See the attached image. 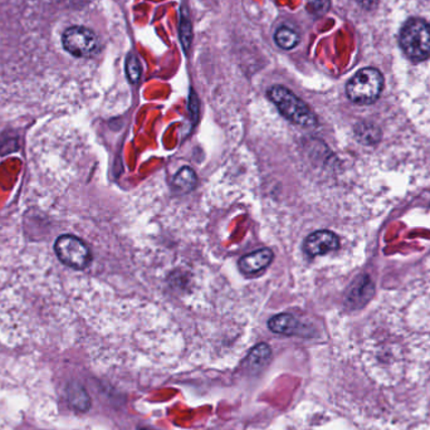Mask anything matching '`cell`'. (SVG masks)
<instances>
[{
    "label": "cell",
    "mask_w": 430,
    "mask_h": 430,
    "mask_svg": "<svg viewBox=\"0 0 430 430\" xmlns=\"http://www.w3.org/2000/svg\"><path fill=\"white\" fill-rule=\"evenodd\" d=\"M268 97L278 109L282 116L288 121L300 125L302 128H314L317 123L314 112L305 104L302 99L297 97L295 93L283 86H274L268 91Z\"/></svg>",
    "instance_id": "6da1fadb"
},
{
    "label": "cell",
    "mask_w": 430,
    "mask_h": 430,
    "mask_svg": "<svg viewBox=\"0 0 430 430\" xmlns=\"http://www.w3.org/2000/svg\"><path fill=\"white\" fill-rule=\"evenodd\" d=\"M400 47L407 59L414 62L430 57V24L424 19H407L400 32Z\"/></svg>",
    "instance_id": "7a4b0ae2"
},
{
    "label": "cell",
    "mask_w": 430,
    "mask_h": 430,
    "mask_svg": "<svg viewBox=\"0 0 430 430\" xmlns=\"http://www.w3.org/2000/svg\"><path fill=\"white\" fill-rule=\"evenodd\" d=\"M384 87V77L375 68L359 70L346 86V94L354 104L370 105L379 99Z\"/></svg>",
    "instance_id": "3957f363"
},
{
    "label": "cell",
    "mask_w": 430,
    "mask_h": 430,
    "mask_svg": "<svg viewBox=\"0 0 430 430\" xmlns=\"http://www.w3.org/2000/svg\"><path fill=\"white\" fill-rule=\"evenodd\" d=\"M54 252L59 261L75 269H85L92 261L86 243L75 235L63 234L56 240Z\"/></svg>",
    "instance_id": "277c9868"
},
{
    "label": "cell",
    "mask_w": 430,
    "mask_h": 430,
    "mask_svg": "<svg viewBox=\"0 0 430 430\" xmlns=\"http://www.w3.org/2000/svg\"><path fill=\"white\" fill-rule=\"evenodd\" d=\"M64 49L78 59L92 57L99 52V37L85 27H70L62 37Z\"/></svg>",
    "instance_id": "5b68a950"
},
{
    "label": "cell",
    "mask_w": 430,
    "mask_h": 430,
    "mask_svg": "<svg viewBox=\"0 0 430 430\" xmlns=\"http://www.w3.org/2000/svg\"><path fill=\"white\" fill-rule=\"evenodd\" d=\"M340 240L335 233L330 231H319L309 234L305 240V252L309 257L322 256L328 252L338 250Z\"/></svg>",
    "instance_id": "8992f818"
},
{
    "label": "cell",
    "mask_w": 430,
    "mask_h": 430,
    "mask_svg": "<svg viewBox=\"0 0 430 430\" xmlns=\"http://www.w3.org/2000/svg\"><path fill=\"white\" fill-rule=\"evenodd\" d=\"M274 257V252L269 248H262L256 252H252L239 259V269L243 274H250V276L259 274L272 263Z\"/></svg>",
    "instance_id": "52a82bcc"
},
{
    "label": "cell",
    "mask_w": 430,
    "mask_h": 430,
    "mask_svg": "<svg viewBox=\"0 0 430 430\" xmlns=\"http://www.w3.org/2000/svg\"><path fill=\"white\" fill-rule=\"evenodd\" d=\"M268 327L271 331L279 335H297L301 331V322L291 314H279L268 321Z\"/></svg>",
    "instance_id": "ba28073f"
},
{
    "label": "cell",
    "mask_w": 430,
    "mask_h": 430,
    "mask_svg": "<svg viewBox=\"0 0 430 430\" xmlns=\"http://www.w3.org/2000/svg\"><path fill=\"white\" fill-rule=\"evenodd\" d=\"M197 175L194 173V170L190 168H181L174 178V188L176 192H189L194 190V188L197 186Z\"/></svg>",
    "instance_id": "9c48e42d"
},
{
    "label": "cell",
    "mask_w": 430,
    "mask_h": 430,
    "mask_svg": "<svg viewBox=\"0 0 430 430\" xmlns=\"http://www.w3.org/2000/svg\"><path fill=\"white\" fill-rule=\"evenodd\" d=\"M274 42L279 48L290 51V49H293L295 47L298 46L300 35L291 27L282 25V27H279L276 32V35H274Z\"/></svg>",
    "instance_id": "30bf717a"
},
{
    "label": "cell",
    "mask_w": 430,
    "mask_h": 430,
    "mask_svg": "<svg viewBox=\"0 0 430 430\" xmlns=\"http://www.w3.org/2000/svg\"><path fill=\"white\" fill-rule=\"evenodd\" d=\"M269 356H271L269 346L266 345V343H259L250 352L248 360H250V364H253V365L257 367V365H263L269 359Z\"/></svg>",
    "instance_id": "8fae6325"
},
{
    "label": "cell",
    "mask_w": 430,
    "mask_h": 430,
    "mask_svg": "<svg viewBox=\"0 0 430 430\" xmlns=\"http://www.w3.org/2000/svg\"><path fill=\"white\" fill-rule=\"evenodd\" d=\"M126 72H128V78L133 83H136L139 81L141 76V66H140L139 59L134 54H130L126 61Z\"/></svg>",
    "instance_id": "7c38bea8"
},
{
    "label": "cell",
    "mask_w": 430,
    "mask_h": 430,
    "mask_svg": "<svg viewBox=\"0 0 430 430\" xmlns=\"http://www.w3.org/2000/svg\"><path fill=\"white\" fill-rule=\"evenodd\" d=\"M180 35L183 46H184L185 49H188L189 46H190V42H192V30L190 22H189V18L184 17V16L181 18Z\"/></svg>",
    "instance_id": "4fadbf2b"
},
{
    "label": "cell",
    "mask_w": 430,
    "mask_h": 430,
    "mask_svg": "<svg viewBox=\"0 0 430 430\" xmlns=\"http://www.w3.org/2000/svg\"><path fill=\"white\" fill-rule=\"evenodd\" d=\"M364 9L371 11L375 9V6H378L379 0H356Z\"/></svg>",
    "instance_id": "5bb4252c"
},
{
    "label": "cell",
    "mask_w": 430,
    "mask_h": 430,
    "mask_svg": "<svg viewBox=\"0 0 430 430\" xmlns=\"http://www.w3.org/2000/svg\"><path fill=\"white\" fill-rule=\"evenodd\" d=\"M140 430H149V429H140Z\"/></svg>",
    "instance_id": "9a60e30c"
}]
</instances>
